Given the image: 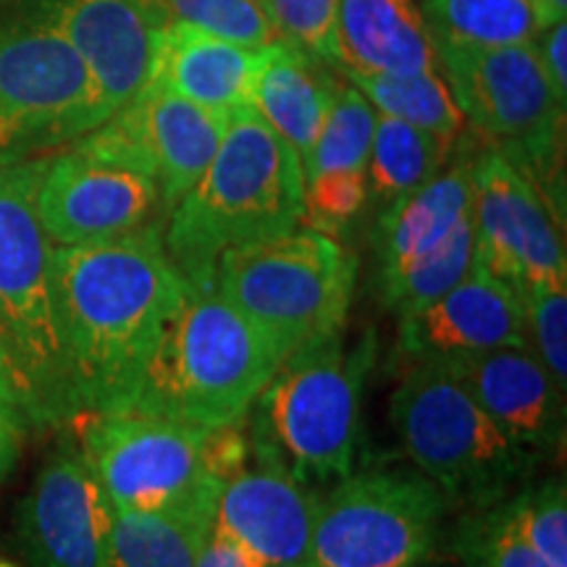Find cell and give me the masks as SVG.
<instances>
[{
    "label": "cell",
    "mask_w": 567,
    "mask_h": 567,
    "mask_svg": "<svg viewBox=\"0 0 567 567\" xmlns=\"http://www.w3.org/2000/svg\"><path fill=\"white\" fill-rule=\"evenodd\" d=\"M473 229L476 260L515 292L528 284L567 281L563 221H557L555 205L492 145L476 153Z\"/></svg>",
    "instance_id": "14"
},
{
    "label": "cell",
    "mask_w": 567,
    "mask_h": 567,
    "mask_svg": "<svg viewBox=\"0 0 567 567\" xmlns=\"http://www.w3.org/2000/svg\"><path fill=\"white\" fill-rule=\"evenodd\" d=\"M87 69L101 122L153 80L166 19L151 0H38Z\"/></svg>",
    "instance_id": "15"
},
{
    "label": "cell",
    "mask_w": 567,
    "mask_h": 567,
    "mask_svg": "<svg viewBox=\"0 0 567 567\" xmlns=\"http://www.w3.org/2000/svg\"><path fill=\"white\" fill-rule=\"evenodd\" d=\"M321 496L274 457L252 450L224 481L213 523L266 567H302L313 542Z\"/></svg>",
    "instance_id": "17"
},
{
    "label": "cell",
    "mask_w": 567,
    "mask_h": 567,
    "mask_svg": "<svg viewBox=\"0 0 567 567\" xmlns=\"http://www.w3.org/2000/svg\"><path fill=\"white\" fill-rule=\"evenodd\" d=\"M21 434H24V421L0 405V481L9 476L19 463Z\"/></svg>",
    "instance_id": "39"
},
{
    "label": "cell",
    "mask_w": 567,
    "mask_h": 567,
    "mask_svg": "<svg viewBox=\"0 0 567 567\" xmlns=\"http://www.w3.org/2000/svg\"><path fill=\"white\" fill-rule=\"evenodd\" d=\"M195 567H266V565H260L258 559L243 547V544L234 542L229 534H224V530L213 523Z\"/></svg>",
    "instance_id": "38"
},
{
    "label": "cell",
    "mask_w": 567,
    "mask_h": 567,
    "mask_svg": "<svg viewBox=\"0 0 567 567\" xmlns=\"http://www.w3.org/2000/svg\"><path fill=\"white\" fill-rule=\"evenodd\" d=\"M281 347L216 287L187 281L126 413L218 429L247 417L279 365Z\"/></svg>",
    "instance_id": "3"
},
{
    "label": "cell",
    "mask_w": 567,
    "mask_h": 567,
    "mask_svg": "<svg viewBox=\"0 0 567 567\" xmlns=\"http://www.w3.org/2000/svg\"><path fill=\"white\" fill-rule=\"evenodd\" d=\"M373 360V331L347 344L342 329L295 350L255 400L247 429L252 450L274 457L308 486L350 476Z\"/></svg>",
    "instance_id": "4"
},
{
    "label": "cell",
    "mask_w": 567,
    "mask_h": 567,
    "mask_svg": "<svg viewBox=\"0 0 567 567\" xmlns=\"http://www.w3.org/2000/svg\"><path fill=\"white\" fill-rule=\"evenodd\" d=\"M434 48H507L534 42L544 30L534 0H429Z\"/></svg>",
    "instance_id": "25"
},
{
    "label": "cell",
    "mask_w": 567,
    "mask_h": 567,
    "mask_svg": "<svg viewBox=\"0 0 567 567\" xmlns=\"http://www.w3.org/2000/svg\"><path fill=\"white\" fill-rule=\"evenodd\" d=\"M284 42L331 63L339 0H266Z\"/></svg>",
    "instance_id": "35"
},
{
    "label": "cell",
    "mask_w": 567,
    "mask_h": 567,
    "mask_svg": "<svg viewBox=\"0 0 567 567\" xmlns=\"http://www.w3.org/2000/svg\"><path fill=\"white\" fill-rule=\"evenodd\" d=\"M0 567H19V565H13V563H9V559H0Z\"/></svg>",
    "instance_id": "42"
},
{
    "label": "cell",
    "mask_w": 567,
    "mask_h": 567,
    "mask_svg": "<svg viewBox=\"0 0 567 567\" xmlns=\"http://www.w3.org/2000/svg\"><path fill=\"white\" fill-rule=\"evenodd\" d=\"M354 279L358 258L334 237L308 226L234 247L216 268L218 292L287 358L302 344L344 329Z\"/></svg>",
    "instance_id": "7"
},
{
    "label": "cell",
    "mask_w": 567,
    "mask_h": 567,
    "mask_svg": "<svg viewBox=\"0 0 567 567\" xmlns=\"http://www.w3.org/2000/svg\"><path fill=\"white\" fill-rule=\"evenodd\" d=\"M457 109L488 145L530 176L563 216L565 103L544 74L534 42L507 48H436Z\"/></svg>",
    "instance_id": "9"
},
{
    "label": "cell",
    "mask_w": 567,
    "mask_h": 567,
    "mask_svg": "<svg viewBox=\"0 0 567 567\" xmlns=\"http://www.w3.org/2000/svg\"><path fill=\"white\" fill-rule=\"evenodd\" d=\"M473 258H476V229H473L471 216L439 250L375 276L379 300L386 310L396 313V318L413 316L463 281L471 271Z\"/></svg>",
    "instance_id": "28"
},
{
    "label": "cell",
    "mask_w": 567,
    "mask_h": 567,
    "mask_svg": "<svg viewBox=\"0 0 567 567\" xmlns=\"http://www.w3.org/2000/svg\"><path fill=\"white\" fill-rule=\"evenodd\" d=\"M113 505L82 450L42 465L21 505V538L34 567H111Z\"/></svg>",
    "instance_id": "16"
},
{
    "label": "cell",
    "mask_w": 567,
    "mask_h": 567,
    "mask_svg": "<svg viewBox=\"0 0 567 567\" xmlns=\"http://www.w3.org/2000/svg\"><path fill=\"white\" fill-rule=\"evenodd\" d=\"M264 61L266 51L243 48L193 24L166 21L151 82L210 111L231 113L250 105Z\"/></svg>",
    "instance_id": "20"
},
{
    "label": "cell",
    "mask_w": 567,
    "mask_h": 567,
    "mask_svg": "<svg viewBox=\"0 0 567 567\" xmlns=\"http://www.w3.org/2000/svg\"><path fill=\"white\" fill-rule=\"evenodd\" d=\"M375 130V109L352 82L342 80L329 116L302 158L305 179L323 174H365Z\"/></svg>",
    "instance_id": "29"
},
{
    "label": "cell",
    "mask_w": 567,
    "mask_h": 567,
    "mask_svg": "<svg viewBox=\"0 0 567 567\" xmlns=\"http://www.w3.org/2000/svg\"><path fill=\"white\" fill-rule=\"evenodd\" d=\"M538 19H542V27L555 24V21H563L567 13V0H534Z\"/></svg>",
    "instance_id": "40"
},
{
    "label": "cell",
    "mask_w": 567,
    "mask_h": 567,
    "mask_svg": "<svg viewBox=\"0 0 567 567\" xmlns=\"http://www.w3.org/2000/svg\"><path fill=\"white\" fill-rule=\"evenodd\" d=\"M455 142L417 130L400 118L375 113V130L368 158V197L389 205L442 172Z\"/></svg>",
    "instance_id": "26"
},
{
    "label": "cell",
    "mask_w": 567,
    "mask_h": 567,
    "mask_svg": "<svg viewBox=\"0 0 567 567\" xmlns=\"http://www.w3.org/2000/svg\"><path fill=\"white\" fill-rule=\"evenodd\" d=\"M331 66L342 74L439 69L417 0H339Z\"/></svg>",
    "instance_id": "22"
},
{
    "label": "cell",
    "mask_w": 567,
    "mask_h": 567,
    "mask_svg": "<svg viewBox=\"0 0 567 567\" xmlns=\"http://www.w3.org/2000/svg\"><path fill=\"white\" fill-rule=\"evenodd\" d=\"M166 21H182L252 51L279 42L266 0H151Z\"/></svg>",
    "instance_id": "31"
},
{
    "label": "cell",
    "mask_w": 567,
    "mask_h": 567,
    "mask_svg": "<svg viewBox=\"0 0 567 567\" xmlns=\"http://www.w3.org/2000/svg\"><path fill=\"white\" fill-rule=\"evenodd\" d=\"M0 405L17 413L24 423L34 425L30 384H27L24 373L19 371L17 360H13V352L9 342H6L3 331H0Z\"/></svg>",
    "instance_id": "37"
},
{
    "label": "cell",
    "mask_w": 567,
    "mask_h": 567,
    "mask_svg": "<svg viewBox=\"0 0 567 567\" xmlns=\"http://www.w3.org/2000/svg\"><path fill=\"white\" fill-rule=\"evenodd\" d=\"M452 551L463 567H549L509 530L496 505L467 513L457 523Z\"/></svg>",
    "instance_id": "33"
},
{
    "label": "cell",
    "mask_w": 567,
    "mask_h": 567,
    "mask_svg": "<svg viewBox=\"0 0 567 567\" xmlns=\"http://www.w3.org/2000/svg\"><path fill=\"white\" fill-rule=\"evenodd\" d=\"M163 229L53 247V300L76 413H126L187 279Z\"/></svg>",
    "instance_id": "1"
},
{
    "label": "cell",
    "mask_w": 567,
    "mask_h": 567,
    "mask_svg": "<svg viewBox=\"0 0 567 567\" xmlns=\"http://www.w3.org/2000/svg\"><path fill=\"white\" fill-rule=\"evenodd\" d=\"M450 502L423 473L363 471L321 496L302 567H410L436 557Z\"/></svg>",
    "instance_id": "10"
},
{
    "label": "cell",
    "mask_w": 567,
    "mask_h": 567,
    "mask_svg": "<svg viewBox=\"0 0 567 567\" xmlns=\"http://www.w3.org/2000/svg\"><path fill=\"white\" fill-rule=\"evenodd\" d=\"M344 80L363 92L375 113L400 118L455 145L465 130V116L442 69L410 74H344Z\"/></svg>",
    "instance_id": "27"
},
{
    "label": "cell",
    "mask_w": 567,
    "mask_h": 567,
    "mask_svg": "<svg viewBox=\"0 0 567 567\" xmlns=\"http://www.w3.org/2000/svg\"><path fill=\"white\" fill-rule=\"evenodd\" d=\"M396 347L410 363L528 347L520 297L473 258L471 271L450 292L417 313L400 318Z\"/></svg>",
    "instance_id": "18"
},
{
    "label": "cell",
    "mask_w": 567,
    "mask_h": 567,
    "mask_svg": "<svg viewBox=\"0 0 567 567\" xmlns=\"http://www.w3.org/2000/svg\"><path fill=\"white\" fill-rule=\"evenodd\" d=\"M302 197L300 155L250 105L231 111L205 174L168 213V258L193 287H216L226 252L300 226Z\"/></svg>",
    "instance_id": "2"
},
{
    "label": "cell",
    "mask_w": 567,
    "mask_h": 567,
    "mask_svg": "<svg viewBox=\"0 0 567 567\" xmlns=\"http://www.w3.org/2000/svg\"><path fill=\"white\" fill-rule=\"evenodd\" d=\"M101 124L87 69L38 0H0V166Z\"/></svg>",
    "instance_id": "8"
},
{
    "label": "cell",
    "mask_w": 567,
    "mask_h": 567,
    "mask_svg": "<svg viewBox=\"0 0 567 567\" xmlns=\"http://www.w3.org/2000/svg\"><path fill=\"white\" fill-rule=\"evenodd\" d=\"M450 363L513 442L542 460L563 452L565 389L528 347H499Z\"/></svg>",
    "instance_id": "19"
},
{
    "label": "cell",
    "mask_w": 567,
    "mask_h": 567,
    "mask_svg": "<svg viewBox=\"0 0 567 567\" xmlns=\"http://www.w3.org/2000/svg\"><path fill=\"white\" fill-rule=\"evenodd\" d=\"M42 158L0 166V331L32 392L34 425L76 415L53 300V243L42 229L34 189Z\"/></svg>",
    "instance_id": "6"
},
{
    "label": "cell",
    "mask_w": 567,
    "mask_h": 567,
    "mask_svg": "<svg viewBox=\"0 0 567 567\" xmlns=\"http://www.w3.org/2000/svg\"><path fill=\"white\" fill-rule=\"evenodd\" d=\"M216 502L163 513L113 509L111 567H195L210 534Z\"/></svg>",
    "instance_id": "24"
},
{
    "label": "cell",
    "mask_w": 567,
    "mask_h": 567,
    "mask_svg": "<svg viewBox=\"0 0 567 567\" xmlns=\"http://www.w3.org/2000/svg\"><path fill=\"white\" fill-rule=\"evenodd\" d=\"M526 316L528 350L567 389V281L528 284L517 289Z\"/></svg>",
    "instance_id": "32"
},
{
    "label": "cell",
    "mask_w": 567,
    "mask_h": 567,
    "mask_svg": "<svg viewBox=\"0 0 567 567\" xmlns=\"http://www.w3.org/2000/svg\"><path fill=\"white\" fill-rule=\"evenodd\" d=\"M496 507L509 530L544 563L567 567V492L563 478L523 484Z\"/></svg>",
    "instance_id": "30"
},
{
    "label": "cell",
    "mask_w": 567,
    "mask_h": 567,
    "mask_svg": "<svg viewBox=\"0 0 567 567\" xmlns=\"http://www.w3.org/2000/svg\"><path fill=\"white\" fill-rule=\"evenodd\" d=\"M339 84L342 80L334 76L331 63L279 40L266 48L250 109L289 142L302 161L329 116Z\"/></svg>",
    "instance_id": "23"
},
{
    "label": "cell",
    "mask_w": 567,
    "mask_h": 567,
    "mask_svg": "<svg viewBox=\"0 0 567 567\" xmlns=\"http://www.w3.org/2000/svg\"><path fill=\"white\" fill-rule=\"evenodd\" d=\"M368 203L365 174H323L305 179L300 226L321 231L326 237L342 234Z\"/></svg>",
    "instance_id": "34"
},
{
    "label": "cell",
    "mask_w": 567,
    "mask_h": 567,
    "mask_svg": "<svg viewBox=\"0 0 567 567\" xmlns=\"http://www.w3.org/2000/svg\"><path fill=\"white\" fill-rule=\"evenodd\" d=\"M473 168L476 155L463 151L455 163L386 205L373 231L379 274L439 250L473 216Z\"/></svg>",
    "instance_id": "21"
},
{
    "label": "cell",
    "mask_w": 567,
    "mask_h": 567,
    "mask_svg": "<svg viewBox=\"0 0 567 567\" xmlns=\"http://www.w3.org/2000/svg\"><path fill=\"white\" fill-rule=\"evenodd\" d=\"M208 431L142 413L90 415L82 452L113 509L163 513L216 502Z\"/></svg>",
    "instance_id": "11"
},
{
    "label": "cell",
    "mask_w": 567,
    "mask_h": 567,
    "mask_svg": "<svg viewBox=\"0 0 567 567\" xmlns=\"http://www.w3.org/2000/svg\"><path fill=\"white\" fill-rule=\"evenodd\" d=\"M410 567H457V565H452V563H446V559H442V557H429V559H423V563H415V565H410Z\"/></svg>",
    "instance_id": "41"
},
{
    "label": "cell",
    "mask_w": 567,
    "mask_h": 567,
    "mask_svg": "<svg viewBox=\"0 0 567 567\" xmlns=\"http://www.w3.org/2000/svg\"><path fill=\"white\" fill-rule=\"evenodd\" d=\"M389 415L408 457L450 507L476 513L499 505L542 465L494 423L450 360H413Z\"/></svg>",
    "instance_id": "5"
},
{
    "label": "cell",
    "mask_w": 567,
    "mask_h": 567,
    "mask_svg": "<svg viewBox=\"0 0 567 567\" xmlns=\"http://www.w3.org/2000/svg\"><path fill=\"white\" fill-rule=\"evenodd\" d=\"M226 124L229 113L210 111L151 82L109 122L74 140V145L145 168L158 182L166 213H172L205 174Z\"/></svg>",
    "instance_id": "13"
},
{
    "label": "cell",
    "mask_w": 567,
    "mask_h": 567,
    "mask_svg": "<svg viewBox=\"0 0 567 567\" xmlns=\"http://www.w3.org/2000/svg\"><path fill=\"white\" fill-rule=\"evenodd\" d=\"M536 55L542 61L544 74L549 76L559 101H567V21H555L544 27L534 40Z\"/></svg>",
    "instance_id": "36"
},
{
    "label": "cell",
    "mask_w": 567,
    "mask_h": 567,
    "mask_svg": "<svg viewBox=\"0 0 567 567\" xmlns=\"http://www.w3.org/2000/svg\"><path fill=\"white\" fill-rule=\"evenodd\" d=\"M34 208L53 245H90L166 226V205L153 174L71 142L42 158Z\"/></svg>",
    "instance_id": "12"
}]
</instances>
